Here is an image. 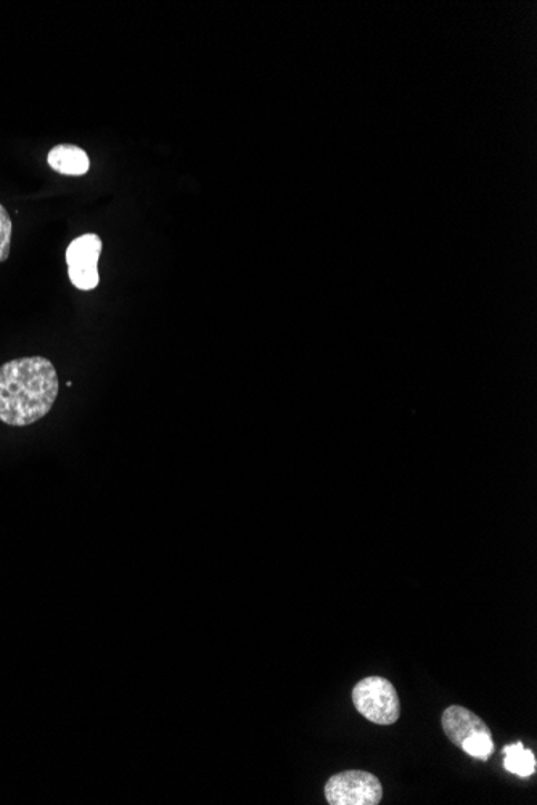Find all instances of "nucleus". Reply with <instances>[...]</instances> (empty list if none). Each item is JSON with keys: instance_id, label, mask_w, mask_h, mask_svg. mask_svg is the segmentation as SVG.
<instances>
[{"instance_id": "nucleus-8", "label": "nucleus", "mask_w": 537, "mask_h": 805, "mask_svg": "<svg viewBox=\"0 0 537 805\" xmlns=\"http://www.w3.org/2000/svg\"><path fill=\"white\" fill-rule=\"evenodd\" d=\"M13 223L6 206L0 205V263H6L12 249Z\"/></svg>"}, {"instance_id": "nucleus-5", "label": "nucleus", "mask_w": 537, "mask_h": 805, "mask_svg": "<svg viewBox=\"0 0 537 805\" xmlns=\"http://www.w3.org/2000/svg\"><path fill=\"white\" fill-rule=\"evenodd\" d=\"M104 243L97 234H86L76 238L68 246L67 259L68 277L76 288L81 292H92L99 286V259Z\"/></svg>"}, {"instance_id": "nucleus-4", "label": "nucleus", "mask_w": 537, "mask_h": 805, "mask_svg": "<svg viewBox=\"0 0 537 805\" xmlns=\"http://www.w3.org/2000/svg\"><path fill=\"white\" fill-rule=\"evenodd\" d=\"M382 797V783L369 772H341L325 785V799L332 805H377Z\"/></svg>"}, {"instance_id": "nucleus-3", "label": "nucleus", "mask_w": 537, "mask_h": 805, "mask_svg": "<svg viewBox=\"0 0 537 805\" xmlns=\"http://www.w3.org/2000/svg\"><path fill=\"white\" fill-rule=\"evenodd\" d=\"M358 713L377 725H393L401 716L397 688L384 677L372 676L359 681L353 690Z\"/></svg>"}, {"instance_id": "nucleus-1", "label": "nucleus", "mask_w": 537, "mask_h": 805, "mask_svg": "<svg viewBox=\"0 0 537 805\" xmlns=\"http://www.w3.org/2000/svg\"><path fill=\"white\" fill-rule=\"evenodd\" d=\"M60 391L56 365L41 355L0 365V422L29 426L52 410Z\"/></svg>"}, {"instance_id": "nucleus-6", "label": "nucleus", "mask_w": 537, "mask_h": 805, "mask_svg": "<svg viewBox=\"0 0 537 805\" xmlns=\"http://www.w3.org/2000/svg\"><path fill=\"white\" fill-rule=\"evenodd\" d=\"M50 168L64 176H85L90 168V159L78 145H57L47 158Z\"/></svg>"}, {"instance_id": "nucleus-7", "label": "nucleus", "mask_w": 537, "mask_h": 805, "mask_svg": "<svg viewBox=\"0 0 537 805\" xmlns=\"http://www.w3.org/2000/svg\"><path fill=\"white\" fill-rule=\"evenodd\" d=\"M504 768L510 774L518 775L520 778L531 777L536 772V756L533 750L526 749L524 743H515V745L504 748Z\"/></svg>"}, {"instance_id": "nucleus-2", "label": "nucleus", "mask_w": 537, "mask_h": 805, "mask_svg": "<svg viewBox=\"0 0 537 805\" xmlns=\"http://www.w3.org/2000/svg\"><path fill=\"white\" fill-rule=\"evenodd\" d=\"M441 721L446 736L468 756L488 760L495 753V742L488 725L466 707H448Z\"/></svg>"}]
</instances>
